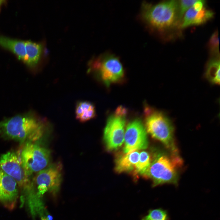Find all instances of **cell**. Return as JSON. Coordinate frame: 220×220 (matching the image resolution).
<instances>
[{
  "label": "cell",
  "mask_w": 220,
  "mask_h": 220,
  "mask_svg": "<svg viewBox=\"0 0 220 220\" xmlns=\"http://www.w3.org/2000/svg\"><path fill=\"white\" fill-rule=\"evenodd\" d=\"M141 15L146 24L159 31L172 28L181 21L178 0L168 1L155 5L144 2L142 4Z\"/></svg>",
  "instance_id": "6da1fadb"
},
{
  "label": "cell",
  "mask_w": 220,
  "mask_h": 220,
  "mask_svg": "<svg viewBox=\"0 0 220 220\" xmlns=\"http://www.w3.org/2000/svg\"><path fill=\"white\" fill-rule=\"evenodd\" d=\"M43 133L42 124L31 116H17L0 122L1 135L20 143L37 141Z\"/></svg>",
  "instance_id": "7a4b0ae2"
},
{
  "label": "cell",
  "mask_w": 220,
  "mask_h": 220,
  "mask_svg": "<svg viewBox=\"0 0 220 220\" xmlns=\"http://www.w3.org/2000/svg\"><path fill=\"white\" fill-rule=\"evenodd\" d=\"M182 163L178 155L156 153L150 167L142 176L150 179L154 187L167 184L176 186L179 179L178 170Z\"/></svg>",
  "instance_id": "3957f363"
},
{
  "label": "cell",
  "mask_w": 220,
  "mask_h": 220,
  "mask_svg": "<svg viewBox=\"0 0 220 220\" xmlns=\"http://www.w3.org/2000/svg\"><path fill=\"white\" fill-rule=\"evenodd\" d=\"M144 112L147 132L163 144L171 153L178 155L171 120L163 113L148 105H145Z\"/></svg>",
  "instance_id": "277c9868"
},
{
  "label": "cell",
  "mask_w": 220,
  "mask_h": 220,
  "mask_svg": "<svg viewBox=\"0 0 220 220\" xmlns=\"http://www.w3.org/2000/svg\"><path fill=\"white\" fill-rule=\"evenodd\" d=\"M0 169L13 178L24 194L23 200L28 206L34 204L38 196L35 193L34 183L31 180L23 165L20 155L9 151L0 156Z\"/></svg>",
  "instance_id": "5b68a950"
},
{
  "label": "cell",
  "mask_w": 220,
  "mask_h": 220,
  "mask_svg": "<svg viewBox=\"0 0 220 220\" xmlns=\"http://www.w3.org/2000/svg\"><path fill=\"white\" fill-rule=\"evenodd\" d=\"M91 70L107 87L120 83L125 77L124 68L119 59L112 54H103L94 61Z\"/></svg>",
  "instance_id": "8992f818"
},
{
  "label": "cell",
  "mask_w": 220,
  "mask_h": 220,
  "mask_svg": "<svg viewBox=\"0 0 220 220\" xmlns=\"http://www.w3.org/2000/svg\"><path fill=\"white\" fill-rule=\"evenodd\" d=\"M127 113L125 108L119 106L108 118L104 130L103 140L108 151L117 150L124 142Z\"/></svg>",
  "instance_id": "52a82bcc"
},
{
  "label": "cell",
  "mask_w": 220,
  "mask_h": 220,
  "mask_svg": "<svg viewBox=\"0 0 220 220\" xmlns=\"http://www.w3.org/2000/svg\"><path fill=\"white\" fill-rule=\"evenodd\" d=\"M20 156L23 167L30 176L48 166L51 153L47 148L34 142H27L23 148Z\"/></svg>",
  "instance_id": "ba28073f"
},
{
  "label": "cell",
  "mask_w": 220,
  "mask_h": 220,
  "mask_svg": "<svg viewBox=\"0 0 220 220\" xmlns=\"http://www.w3.org/2000/svg\"><path fill=\"white\" fill-rule=\"evenodd\" d=\"M62 167L61 163L57 162L37 172L34 181L39 197L47 191L53 195L58 192L61 182Z\"/></svg>",
  "instance_id": "9c48e42d"
},
{
  "label": "cell",
  "mask_w": 220,
  "mask_h": 220,
  "mask_svg": "<svg viewBox=\"0 0 220 220\" xmlns=\"http://www.w3.org/2000/svg\"><path fill=\"white\" fill-rule=\"evenodd\" d=\"M124 153L146 148L148 145L147 132L145 126L139 119L129 123L124 135Z\"/></svg>",
  "instance_id": "30bf717a"
},
{
  "label": "cell",
  "mask_w": 220,
  "mask_h": 220,
  "mask_svg": "<svg viewBox=\"0 0 220 220\" xmlns=\"http://www.w3.org/2000/svg\"><path fill=\"white\" fill-rule=\"evenodd\" d=\"M18 187L15 180L0 169V201L12 208L18 196Z\"/></svg>",
  "instance_id": "8fae6325"
},
{
  "label": "cell",
  "mask_w": 220,
  "mask_h": 220,
  "mask_svg": "<svg viewBox=\"0 0 220 220\" xmlns=\"http://www.w3.org/2000/svg\"><path fill=\"white\" fill-rule=\"evenodd\" d=\"M139 153L138 151H134L117 158L115 161V171L121 173L134 171L138 160Z\"/></svg>",
  "instance_id": "7c38bea8"
},
{
  "label": "cell",
  "mask_w": 220,
  "mask_h": 220,
  "mask_svg": "<svg viewBox=\"0 0 220 220\" xmlns=\"http://www.w3.org/2000/svg\"><path fill=\"white\" fill-rule=\"evenodd\" d=\"M0 45L11 51L24 62L26 57L25 42L0 35Z\"/></svg>",
  "instance_id": "4fadbf2b"
},
{
  "label": "cell",
  "mask_w": 220,
  "mask_h": 220,
  "mask_svg": "<svg viewBox=\"0 0 220 220\" xmlns=\"http://www.w3.org/2000/svg\"><path fill=\"white\" fill-rule=\"evenodd\" d=\"M75 115L76 119L79 121H87L95 117V107L92 103L89 101H79L76 105Z\"/></svg>",
  "instance_id": "5bb4252c"
},
{
  "label": "cell",
  "mask_w": 220,
  "mask_h": 220,
  "mask_svg": "<svg viewBox=\"0 0 220 220\" xmlns=\"http://www.w3.org/2000/svg\"><path fill=\"white\" fill-rule=\"evenodd\" d=\"M26 57L24 62L34 66L38 62L41 57L42 46L41 44L31 41L25 42Z\"/></svg>",
  "instance_id": "9a60e30c"
},
{
  "label": "cell",
  "mask_w": 220,
  "mask_h": 220,
  "mask_svg": "<svg viewBox=\"0 0 220 220\" xmlns=\"http://www.w3.org/2000/svg\"><path fill=\"white\" fill-rule=\"evenodd\" d=\"M205 76L210 83L215 84H219V57H214L209 61L206 66Z\"/></svg>",
  "instance_id": "2e32d148"
},
{
  "label": "cell",
  "mask_w": 220,
  "mask_h": 220,
  "mask_svg": "<svg viewBox=\"0 0 220 220\" xmlns=\"http://www.w3.org/2000/svg\"><path fill=\"white\" fill-rule=\"evenodd\" d=\"M152 160L148 152L143 151L140 152L138 160L133 171L134 176L136 177L138 175L142 176L150 167Z\"/></svg>",
  "instance_id": "e0dca14e"
},
{
  "label": "cell",
  "mask_w": 220,
  "mask_h": 220,
  "mask_svg": "<svg viewBox=\"0 0 220 220\" xmlns=\"http://www.w3.org/2000/svg\"><path fill=\"white\" fill-rule=\"evenodd\" d=\"M141 220H170L167 211L161 208L149 210Z\"/></svg>",
  "instance_id": "ac0fdd59"
},
{
  "label": "cell",
  "mask_w": 220,
  "mask_h": 220,
  "mask_svg": "<svg viewBox=\"0 0 220 220\" xmlns=\"http://www.w3.org/2000/svg\"><path fill=\"white\" fill-rule=\"evenodd\" d=\"M214 14V12L212 11L203 7L200 10L197 12L192 25H199L203 24L212 18Z\"/></svg>",
  "instance_id": "d6986e66"
},
{
  "label": "cell",
  "mask_w": 220,
  "mask_h": 220,
  "mask_svg": "<svg viewBox=\"0 0 220 220\" xmlns=\"http://www.w3.org/2000/svg\"><path fill=\"white\" fill-rule=\"evenodd\" d=\"M218 35L217 31L215 32L211 36L209 42L211 53L215 57H219Z\"/></svg>",
  "instance_id": "ffe728a7"
},
{
  "label": "cell",
  "mask_w": 220,
  "mask_h": 220,
  "mask_svg": "<svg viewBox=\"0 0 220 220\" xmlns=\"http://www.w3.org/2000/svg\"><path fill=\"white\" fill-rule=\"evenodd\" d=\"M198 11H196L193 6L190 7L186 12L182 21L181 27L184 28L192 25V22Z\"/></svg>",
  "instance_id": "44dd1931"
},
{
  "label": "cell",
  "mask_w": 220,
  "mask_h": 220,
  "mask_svg": "<svg viewBox=\"0 0 220 220\" xmlns=\"http://www.w3.org/2000/svg\"><path fill=\"white\" fill-rule=\"evenodd\" d=\"M196 0H181L178 1L179 14L181 20L185 11L197 1Z\"/></svg>",
  "instance_id": "7402d4cb"
},
{
  "label": "cell",
  "mask_w": 220,
  "mask_h": 220,
  "mask_svg": "<svg viewBox=\"0 0 220 220\" xmlns=\"http://www.w3.org/2000/svg\"><path fill=\"white\" fill-rule=\"evenodd\" d=\"M205 3V1L204 0H197L193 4L192 6L196 11H199L204 7L203 6Z\"/></svg>",
  "instance_id": "603a6c76"
},
{
  "label": "cell",
  "mask_w": 220,
  "mask_h": 220,
  "mask_svg": "<svg viewBox=\"0 0 220 220\" xmlns=\"http://www.w3.org/2000/svg\"><path fill=\"white\" fill-rule=\"evenodd\" d=\"M41 220H49L48 217L45 216L42 217L41 218Z\"/></svg>",
  "instance_id": "cb8c5ba5"
},
{
  "label": "cell",
  "mask_w": 220,
  "mask_h": 220,
  "mask_svg": "<svg viewBox=\"0 0 220 220\" xmlns=\"http://www.w3.org/2000/svg\"><path fill=\"white\" fill-rule=\"evenodd\" d=\"M3 1L0 0V7L2 4L3 3Z\"/></svg>",
  "instance_id": "d4e9b609"
},
{
  "label": "cell",
  "mask_w": 220,
  "mask_h": 220,
  "mask_svg": "<svg viewBox=\"0 0 220 220\" xmlns=\"http://www.w3.org/2000/svg\"><path fill=\"white\" fill-rule=\"evenodd\" d=\"M41 209H40V210L39 211H40ZM37 213H36L35 215H33V216H34L35 215H36L37 214Z\"/></svg>",
  "instance_id": "484cf974"
}]
</instances>
